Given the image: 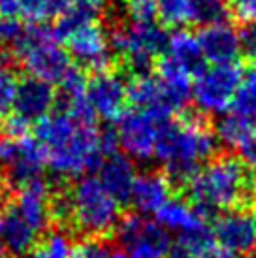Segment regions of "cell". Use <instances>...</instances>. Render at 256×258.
Segmentation results:
<instances>
[{
	"mask_svg": "<svg viewBox=\"0 0 256 258\" xmlns=\"http://www.w3.org/2000/svg\"><path fill=\"white\" fill-rule=\"evenodd\" d=\"M183 190L186 202L207 221L217 211L252 209L256 181L241 157L219 153L200 168Z\"/></svg>",
	"mask_w": 256,
	"mask_h": 258,
	"instance_id": "cell-1",
	"label": "cell"
},
{
	"mask_svg": "<svg viewBox=\"0 0 256 258\" xmlns=\"http://www.w3.org/2000/svg\"><path fill=\"white\" fill-rule=\"evenodd\" d=\"M219 155V138L204 113H185L179 121H164L158 128L155 157L164 164L173 192H181L202 162Z\"/></svg>",
	"mask_w": 256,
	"mask_h": 258,
	"instance_id": "cell-2",
	"label": "cell"
},
{
	"mask_svg": "<svg viewBox=\"0 0 256 258\" xmlns=\"http://www.w3.org/2000/svg\"><path fill=\"white\" fill-rule=\"evenodd\" d=\"M98 136L96 122H81L64 111L45 115L34 126V138L45 151V162L62 179L98 170L104 160Z\"/></svg>",
	"mask_w": 256,
	"mask_h": 258,
	"instance_id": "cell-3",
	"label": "cell"
},
{
	"mask_svg": "<svg viewBox=\"0 0 256 258\" xmlns=\"http://www.w3.org/2000/svg\"><path fill=\"white\" fill-rule=\"evenodd\" d=\"M70 232L83 237H109L121 219V204L91 175L70 185Z\"/></svg>",
	"mask_w": 256,
	"mask_h": 258,
	"instance_id": "cell-4",
	"label": "cell"
},
{
	"mask_svg": "<svg viewBox=\"0 0 256 258\" xmlns=\"http://www.w3.org/2000/svg\"><path fill=\"white\" fill-rule=\"evenodd\" d=\"M12 47L15 62H19L29 76L47 83H58L72 66L68 51L58 45L51 29L42 23H30L29 29H23Z\"/></svg>",
	"mask_w": 256,
	"mask_h": 258,
	"instance_id": "cell-5",
	"label": "cell"
},
{
	"mask_svg": "<svg viewBox=\"0 0 256 258\" xmlns=\"http://www.w3.org/2000/svg\"><path fill=\"white\" fill-rule=\"evenodd\" d=\"M111 236L130 258H168L171 239L168 230L143 215L128 213L121 217Z\"/></svg>",
	"mask_w": 256,
	"mask_h": 258,
	"instance_id": "cell-6",
	"label": "cell"
},
{
	"mask_svg": "<svg viewBox=\"0 0 256 258\" xmlns=\"http://www.w3.org/2000/svg\"><path fill=\"white\" fill-rule=\"evenodd\" d=\"M243 68L239 64H213L200 74L194 85L192 96L202 113H222L234 100L241 85Z\"/></svg>",
	"mask_w": 256,
	"mask_h": 258,
	"instance_id": "cell-7",
	"label": "cell"
},
{
	"mask_svg": "<svg viewBox=\"0 0 256 258\" xmlns=\"http://www.w3.org/2000/svg\"><path fill=\"white\" fill-rule=\"evenodd\" d=\"M111 53L117 60L124 57H149L157 60L168 49V32L155 21H134L130 25H117L107 34Z\"/></svg>",
	"mask_w": 256,
	"mask_h": 258,
	"instance_id": "cell-8",
	"label": "cell"
},
{
	"mask_svg": "<svg viewBox=\"0 0 256 258\" xmlns=\"http://www.w3.org/2000/svg\"><path fill=\"white\" fill-rule=\"evenodd\" d=\"M168 119H160L145 109L122 111L117 119V140L128 157L138 160H149L155 157L157 136L160 124Z\"/></svg>",
	"mask_w": 256,
	"mask_h": 258,
	"instance_id": "cell-9",
	"label": "cell"
},
{
	"mask_svg": "<svg viewBox=\"0 0 256 258\" xmlns=\"http://www.w3.org/2000/svg\"><path fill=\"white\" fill-rule=\"evenodd\" d=\"M4 138V136H2ZM0 164H6L8 181L19 188L30 181L42 179L45 170V151L36 138H21L2 142V158Z\"/></svg>",
	"mask_w": 256,
	"mask_h": 258,
	"instance_id": "cell-10",
	"label": "cell"
},
{
	"mask_svg": "<svg viewBox=\"0 0 256 258\" xmlns=\"http://www.w3.org/2000/svg\"><path fill=\"white\" fill-rule=\"evenodd\" d=\"M66 43H68V55L76 58L81 70L96 74L115 68V58L109 47L107 32L98 23L85 25L83 29L74 32L66 40Z\"/></svg>",
	"mask_w": 256,
	"mask_h": 258,
	"instance_id": "cell-11",
	"label": "cell"
},
{
	"mask_svg": "<svg viewBox=\"0 0 256 258\" xmlns=\"http://www.w3.org/2000/svg\"><path fill=\"white\" fill-rule=\"evenodd\" d=\"M217 245L234 256H245L256 249V215L252 209H230L213 222Z\"/></svg>",
	"mask_w": 256,
	"mask_h": 258,
	"instance_id": "cell-12",
	"label": "cell"
},
{
	"mask_svg": "<svg viewBox=\"0 0 256 258\" xmlns=\"http://www.w3.org/2000/svg\"><path fill=\"white\" fill-rule=\"evenodd\" d=\"M85 96L93 106L94 113L106 121H117L128 102L126 85L121 78V70L111 68L106 72L91 74L87 78Z\"/></svg>",
	"mask_w": 256,
	"mask_h": 258,
	"instance_id": "cell-13",
	"label": "cell"
},
{
	"mask_svg": "<svg viewBox=\"0 0 256 258\" xmlns=\"http://www.w3.org/2000/svg\"><path fill=\"white\" fill-rule=\"evenodd\" d=\"M40 234L15 209L12 198L0 208V258H25Z\"/></svg>",
	"mask_w": 256,
	"mask_h": 258,
	"instance_id": "cell-14",
	"label": "cell"
},
{
	"mask_svg": "<svg viewBox=\"0 0 256 258\" xmlns=\"http://www.w3.org/2000/svg\"><path fill=\"white\" fill-rule=\"evenodd\" d=\"M15 209L23 215V219L42 236L49 228V185L43 179L30 181L17 188L12 196Z\"/></svg>",
	"mask_w": 256,
	"mask_h": 258,
	"instance_id": "cell-15",
	"label": "cell"
},
{
	"mask_svg": "<svg viewBox=\"0 0 256 258\" xmlns=\"http://www.w3.org/2000/svg\"><path fill=\"white\" fill-rule=\"evenodd\" d=\"M171 192V185L164 172H143L136 175L128 204H132L138 215H151L170 200Z\"/></svg>",
	"mask_w": 256,
	"mask_h": 258,
	"instance_id": "cell-16",
	"label": "cell"
},
{
	"mask_svg": "<svg viewBox=\"0 0 256 258\" xmlns=\"http://www.w3.org/2000/svg\"><path fill=\"white\" fill-rule=\"evenodd\" d=\"M198 42L206 60L213 64H232L239 57L237 32L228 21L202 27Z\"/></svg>",
	"mask_w": 256,
	"mask_h": 258,
	"instance_id": "cell-17",
	"label": "cell"
},
{
	"mask_svg": "<svg viewBox=\"0 0 256 258\" xmlns=\"http://www.w3.org/2000/svg\"><path fill=\"white\" fill-rule=\"evenodd\" d=\"M55 98L57 94L53 91L51 83L29 76L19 81L14 108L17 113L29 119L30 122L40 121L42 117L49 115V111L55 106Z\"/></svg>",
	"mask_w": 256,
	"mask_h": 258,
	"instance_id": "cell-18",
	"label": "cell"
},
{
	"mask_svg": "<svg viewBox=\"0 0 256 258\" xmlns=\"http://www.w3.org/2000/svg\"><path fill=\"white\" fill-rule=\"evenodd\" d=\"M136 175L134 162L122 153L109 155L98 166V181L119 204H128Z\"/></svg>",
	"mask_w": 256,
	"mask_h": 258,
	"instance_id": "cell-19",
	"label": "cell"
},
{
	"mask_svg": "<svg viewBox=\"0 0 256 258\" xmlns=\"http://www.w3.org/2000/svg\"><path fill=\"white\" fill-rule=\"evenodd\" d=\"M126 100L136 109L151 111L160 119H171L173 115V109L168 104L162 83L153 74L130 79V83L126 85Z\"/></svg>",
	"mask_w": 256,
	"mask_h": 258,
	"instance_id": "cell-20",
	"label": "cell"
},
{
	"mask_svg": "<svg viewBox=\"0 0 256 258\" xmlns=\"http://www.w3.org/2000/svg\"><path fill=\"white\" fill-rule=\"evenodd\" d=\"M168 55L175 58L179 64L185 68L188 76L198 78L206 70V57L202 53L198 36L192 34L190 30L179 29L168 40Z\"/></svg>",
	"mask_w": 256,
	"mask_h": 258,
	"instance_id": "cell-21",
	"label": "cell"
},
{
	"mask_svg": "<svg viewBox=\"0 0 256 258\" xmlns=\"http://www.w3.org/2000/svg\"><path fill=\"white\" fill-rule=\"evenodd\" d=\"M155 215H157V222L164 230L177 232V234L202 228L207 224L206 219L188 202L181 198H170Z\"/></svg>",
	"mask_w": 256,
	"mask_h": 258,
	"instance_id": "cell-22",
	"label": "cell"
},
{
	"mask_svg": "<svg viewBox=\"0 0 256 258\" xmlns=\"http://www.w3.org/2000/svg\"><path fill=\"white\" fill-rule=\"evenodd\" d=\"M217 138L232 149L241 151L256 142V117L230 111L217 122Z\"/></svg>",
	"mask_w": 256,
	"mask_h": 258,
	"instance_id": "cell-23",
	"label": "cell"
},
{
	"mask_svg": "<svg viewBox=\"0 0 256 258\" xmlns=\"http://www.w3.org/2000/svg\"><path fill=\"white\" fill-rule=\"evenodd\" d=\"M96 19H98V8L91 0H78L76 4H72L70 8L58 14L55 25L51 27V32L57 42H66L74 32L83 29L85 25L96 23Z\"/></svg>",
	"mask_w": 256,
	"mask_h": 258,
	"instance_id": "cell-24",
	"label": "cell"
},
{
	"mask_svg": "<svg viewBox=\"0 0 256 258\" xmlns=\"http://www.w3.org/2000/svg\"><path fill=\"white\" fill-rule=\"evenodd\" d=\"M72 236L62 228H55L43 234L42 241L34 245V249L25 258H70L72 256Z\"/></svg>",
	"mask_w": 256,
	"mask_h": 258,
	"instance_id": "cell-25",
	"label": "cell"
},
{
	"mask_svg": "<svg viewBox=\"0 0 256 258\" xmlns=\"http://www.w3.org/2000/svg\"><path fill=\"white\" fill-rule=\"evenodd\" d=\"M198 0H157V15L166 27L194 23Z\"/></svg>",
	"mask_w": 256,
	"mask_h": 258,
	"instance_id": "cell-26",
	"label": "cell"
},
{
	"mask_svg": "<svg viewBox=\"0 0 256 258\" xmlns=\"http://www.w3.org/2000/svg\"><path fill=\"white\" fill-rule=\"evenodd\" d=\"M234 113L256 117V64H250L249 70L243 74L241 85L230 104Z\"/></svg>",
	"mask_w": 256,
	"mask_h": 258,
	"instance_id": "cell-27",
	"label": "cell"
},
{
	"mask_svg": "<svg viewBox=\"0 0 256 258\" xmlns=\"http://www.w3.org/2000/svg\"><path fill=\"white\" fill-rule=\"evenodd\" d=\"M6 53H0V117H6L10 113V109L14 108L15 104V94H17V76L14 74L10 60Z\"/></svg>",
	"mask_w": 256,
	"mask_h": 258,
	"instance_id": "cell-28",
	"label": "cell"
},
{
	"mask_svg": "<svg viewBox=\"0 0 256 258\" xmlns=\"http://www.w3.org/2000/svg\"><path fill=\"white\" fill-rule=\"evenodd\" d=\"M113 247L107 237H81L72 247L70 258H111Z\"/></svg>",
	"mask_w": 256,
	"mask_h": 258,
	"instance_id": "cell-29",
	"label": "cell"
},
{
	"mask_svg": "<svg viewBox=\"0 0 256 258\" xmlns=\"http://www.w3.org/2000/svg\"><path fill=\"white\" fill-rule=\"evenodd\" d=\"M226 19L228 8L222 4V0H198L194 23H198L202 27H207V25L226 23Z\"/></svg>",
	"mask_w": 256,
	"mask_h": 258,
	"instance_id": "cell-30",
	"label": "cell"
},
{
	"mask_svg": "<svg viewBox=\"0 0 256 258\" xmlns=\"http://www.w3.org/2000/svg\"><path fill=\"white\" fill-rule=\"evenodd\" d=\"M30 130V121L25 119L23 115H19L17 111L15 113H8L6 117H2V122H0V134L8 140H21V138L29 136Z\"/></svg>",
	"mask_w": 256,
	"mask_h": 258,
	"instance_id": "cell-31",
	"label": "cell"
},
{
	"mask_svg": "<svg viewBox=\"0 0 256 258\" xmlns=\"http://www.w3.org/2000/svg\"><path fill=\"white\" fill-rule=\"evenodd\" d=\"M239 40V55L250 64H256V21H245L237 30Z\"/></svg>",
	"mask_w": 256,
	"mask_h": 258,
	"instance_id": "cell-32",
	"label": "cell"
},
{
	"mask_svg": "<svg viewBox=\"0 0 256 258\" xmlns=\"http://www.w3.org/2000/svg\"><path fill=\"white\" fill-rule=\"evenodd\" d=\"M53 12L49 0H19V17L29 23H42Z\"/></svg>",
	"mask_w": 256,
	"mask_h": 258,
	"instance_id": "cell-33",
	"label": "cell"
},
{
	"mask_svg": "<svg viewBox=\"0 0 256 258\" xmlns=\"http://www.w3.org/2000/svg\"><path fill=\"white\" fill-rule=\"evenodd\" d=\"M122 6L134 21H153L157 15V0H122Z\"/></svg>",
	"mask_w": 256,
	"mask_h": 258,
	"instance_id": "cell-34",
	"label": "cell"
},
{
	"mask_svg": "<svg viewBox=\"0 0 256 258\" xmlns=\"http://www.w3.org/2000/svg\"><path fill=\"white\" fill-rule=\"evenodd\" d=\"M23 27L21 23L14 17H0V49L14 45L17 38L21 36Z\"/></svg>",
	"mask_w": 256,
	"mask_h": 258,
	"instance_id": "cell-35",
	"label": "cell"
},
{
	"mask_svg": "<svg viewBox=\"0 0 256 258\" xmlns=\"http://www.w3.org/2000/svg\"><path fill=\"white\" fill-rule=\"evenodd\" d=\"M234 14L243 21H256V0H234Z\"/></svg>",
	"mask_w": 256,
	"mask_h": 258,
	"instance_id": "cell-36",
	"label": "cell"
},
{
	"mask_svg": "<svg viewBox=\"0 0 256 258\" xmlns=\"http://www.w3.org/2000/svg\"><path fill=\"white\" fill-rule=\"evenodd\" d=\"M0 17H19V0H0Z\"/></svg>",
	"mask_w": 256,
	"mask_h": 258,
	"instance_id": "cell-37",
	"label": "cell"
},
{
	"mask_svg": "<svg viewBox=\"0 0 256 258\" xmlns=\"http://www.w3.org/2000/svg\"><path fill=\"white\" fill-rule=\"evenodd\" d=\"M243 155V160L247 162V166H249L250 170H252V173L256 175V142H252L250 145H247L245 149H241L239 151Z\"/></svg>",
	"mask_w": 256,
	"mask_h": 258,
	"instance_id": "cell-38",
	"label": "cell"
},
{
	"mask_svg": "<svg viewBox=\"0 0 256 258\" xmlns=\"http://www.w3.org/2000/svg\"><path fill=\"white\" fill-rule=\"evenodd\" d=\"M78 0H49L51 8H53V12H62V10H66V8H70L72 4H76Z\"/></svg>",
	"mask_w": 256,
	"mask_h": 258,
	"instance_id": "cell-39",
	"label": "cell"
},
{
	"mask_svg": "<svg viewBox=\"0 0 256 258\" xmlns=\"http://www.w3.org/2000/svg\"><path fill=\"white\" fill-rule=\"evenodd\" d=\"M91 2H93L94 6L98 8H106V6H109V4H111V2H113V0H91Z\"/></svg>",
	"mask_w": 256,
	"mask_h": 258,
	"instance_id": "cell-40",
	"label": "cell"
},
{
	"mask_svg": "<svg viewBox=\"0 0 256 258\" xmlns=\"http://www.w3.org/2000/svg\"><path fill=\"white\" fill-rule=\"evenodd\" d=\"M111 258H130L126 254V252H121V251H117V252H113V254H111Z\"/></svg>",
	"mask_w": 256,
	"mask_h": 258,
	"instance_id": "cell-41",
	"label": "cell"
},
{
	"mask_svg": "<svg viewBox=\"0 0 256 258\" xmlns=\"http://www.w3.org/2000/svg\"><path fill=\"white\" fill-rule=\"evenodd\" d=\"M245 258H256V249L252 252H249V254H245Z\"/></svg>",
	"mask_w": 256,
	"mask_h": 258,
	"instance_id": "cell-42",
	"label": "cell"
},
{
	"mask_svg": "<svg viewBox=\"0 0 256 258\" xmlns=\"http://www.w3.org/2000/svg\"><path fill=\"white\" fill-rule=\"evenodd\" d=\"M2 142H4V138L0 136V158H2Z\"/></svg>",
	"mask_w": 256,
	"mask_h": 258,
	"instance_id": "cell-43",
	"label": "cell"
},
{
	"mask_svg": "<svg viewBox=\"0 0 256 258\" xmlns=\"http://www.w3.org/2000/svg\"><path fill=\"white\" fill-rule=\"evenodd\" d=\"M254 206H256V198H254Z\"/></svg>",
	"mask_w": 256,
	"mask_h": 258,
	"instance_id": "cell-44",
	"label": "cell"
}]
</instances>
